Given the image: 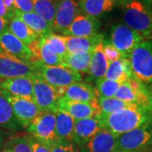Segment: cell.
Instances as JSON below:
<instances>
[{"mask_svg":"<svg viewBox=\"0 0 152 152\" xmlns=\"http://www.w3.org/2000/svg\"><path fill=\"white\" fill-rule=\"evenodd\" d=\"M4 131L0 129V147L2 145L3 141H4Z\"/></svg>","mask_w":152,"mask_h":152,"instance_id":"43","label":"cell"},{"mask_svg":"<svg viewBox=\"0 0 152 152\" xmlns=\"http://www.w3.org/2000/svg\"><path fill=\"white\" fill-rule=\"evenodd\" d=\"M0 17H2L3 19H4L6 21H10L11 19H13L14 17L10 15V13L7 10L5 5L4 4V0H0Z\"/></svg>","mask_w":152,"mask_h":152,"instance_id":"39","label":"cell"},{"mask_svg":"<svg viewBox=\"0 0 152 152\" xmlns=\"http://www.w3.org/2000/svg\"><path fill=\"white\" fill-rule=\"evenodd\" d=\"M0 89L16 97L32 101V80L31 77H15L0 80Z\"/></svg>","mask_w":152,"mask_h":152,"instance_id":"18","label":"cell"},{"mask_svg":"<svg viewBox=\"0 0 152 152\" xmlns=\"http://www.w3.org/2000/svg\"><path fill=\"white\" fill-rule=\"evenodd\" d=\"M32 152H50V145L31 136Z\"/></svg>","mask_w":152,"mask_h":152,"instance_id":"37","label":"cell"},{"mask_svg":"<svg viewBox=\"0 0 152 152\" xmlns=\"http://www.w3.org/2000/svg\"><path fill=\"white\" fill-rule=\"evenodd\" d=\"M64 97L81 102H94L98 101L96 90L91 85L83 82H75L66 87Z\"/></svg>","mask_w":152,"mask_h":152,"instance_id":"21","label":"cell"},{"mask_svg":"<svg viewBox=\"0 0 152 152\" xmlns=\"http://www.w3.org/2000/svg\"><path fill=\"white\" fill-rule=\"evenodd\" d=\"M15 17L20 19L28 27L37 35L40 38L48 37L50 34L53 33V28L47 22L34 12L24 13L19 10H15Z\"/></svg>","mask_w":152,"mask_h":152,"instance_id":"22","label":"cell"},{"mask_svg":"<svg viewBox=\"0 0 152 152\" xmlns=\"http://www.w3.org/2000/svg\"><path fill=\"white\" fill-rule=\"evenodd\" d=\"M131 78H133V74L129 58H122L108 64L104 76V79L117 81L120 84L124 83Z\"/></svg>","mask_w":152,"mask_h":152,"instance_id":"23","label":"cell"},{"mask_svg":"<svg viewBox=\"0 0 152 152\" xmlns=\"http://www.w3.org/2000/svg\"><path fill=\"white\" fill-rule=\"evenodd\" d=\"M103 42L104 41L96 45L93 50L92 57L88 72L90 76L96 81L101 79H103L108 66V63L102 51Z\"/></svg>","mask_w":152,"mask_h":152,"instance_id":"25","label":"cell"},{"mask_svg":"<svg viewBox=\"0 0 152 152\" xmlns=\"http://www.w3.org/2000/svg\"><path fill=\"white\" fill-rule=\"evenodd\" d=\"M149 112H150L152 118V90L151 92V97H150V103H149Z\"/></svg>","mask_w":152,"mask_h":152,"instance_id":"42","label":"cell"},{"mask_svg":"<svg viewBox=\"0 0 152 152\" xmlns=\"http://www.w3.org/2000/svg\"><path fill=\"white\" fill-rule=\"evenodd\" d=\"M92 57V52H87L75 54H67L63 58L64 65L79 74L86 73L88 74L90 64Z\"/></svg>","mask_w":152,"mask_h":152,"instance_id":"28","label":"cell"},{"mask_svg":"<svg viewBox=\"0 0 152 152\" xmlns=\"http://www.w3.org/2000/svg\"><path fill=\"white\" fill-rule=\"evenodd\" d=\"M113 152H118V151H113Z\"/></svg>","mask_w":152,"mask_h":152,"instance_id":"47","label":"cell"},{"mask_svg":"<svg viewBox=\"0 0 152 152\" xmlns=\"http://www.w3.org/2000/svg\"><path fill=\"white\" fill-rule=\"evenodd\" d=\"M50 152H79V147L74 142L58 139L50 144Z\"/></svg>","mask_w":152,"mask_h":152,"instance_id":"35","label":"cell"},{"mask_svg":"<svg viewBox=\"0 0 152 152\" xmlns=\"http://www.w3.org/2000/svg\"><path fill=\"white\" fill-rule=\"evenodd\" d=\"M2 152H10V151H8V150H6V149H4V151Z\"/></svg>","mask_w":152,"mask_h":152,"instance_id":"45","label":"cell"},{"mask_svg":"<svg viewBox=\"0 0 152 152\" xmlns=\"http://www.w3.org/2000/svg\"><path fill=\"white\" fill-rule=\"evenodd\" d=\"M66 50L67 53L75 54L87 52H93L95 47L104 41L102 34H96L89 37H65Z\"/></svg>","mask_w":152,"mask_h":152,"instance_id":"20","label":"cell"},{"mask_svg":"<svg viewBox=\"0 0 152 152\" xmlns=\"http://www.w3.org/2000/svg\"><path fill=\"white\" fill-rule=\"evenodd\" d=\"M152 88L131 78L124 83L120 84L114 97L124 102L135 104L149 110V103Z\"/></svg>","mask_w":152,"mask_h":152,"instance_id":"7","label":"cell"},{"mask_svg":"<svg viewBox=\"0 0 152 152\" xmlns=\"http://www.w3.org/2000/svg\"><path fill=\"white\" fill-rule=\"evenodd\" d=\"M102 51H103L104 56H105V58H106V59H107L108 64L124 58L118 49L115 48L111 43L107 42L105 41L103 42Z\"/></svg>","mask_w":152,"mask_h":152,"instance_id":"36","label":"cell"},{"mask_svg":"<svg viewBox=\"0 0 152 152\" xmlns=\"http://www.w3.org/2000/svg\"><path fill=\"white\" fill-rule=\"evenodd\" d=\"M120 86V83L113 80H110L107 79H101L96 81V93L98 98H110L114 97L118 89Z\"/></svg>","mask_w":152,"mask_h":152,"instance_id":"34","label":"cell"},{"mask_svg":"<svg viewBox=\"0 0 152 152\" xmlns=\"http://www.w3.org/2000/svg\"><path fill=\"white\" fill-rule=\"evenodd\" d=\"M38 58L40 61L46 65L65 66L62 58L49 50L43 38H40L38 42Z\"/></svg>","mask_w":152,"mask_h":152,"instance_id":"30","label":"cell"},{"mask_svg":"<svg viewBox=\"0 0 152 152\" xmlns=\"http://www.w3.org/2000/svg\"><path fill=\"white\" fill-rule=\"evenodd\" d=\"M118 136L102 129L82 147L79 152H113L115 151Z\"/></svg>","mask_w":152,"mask_h":152,"instance_id":"19","label":"cell"},{"mask_svg":"<svg viewBox=\"0 0 152 152\" xmlns=\"http://www.w3.org/2000/svg\"><path fill=\"white\" fill-rule=\"evenodd\" d=\"M98 118L102 128L116 136L152 121L149 110L140 106L121 109L110 114L100 113Z\"/></svg>","mask_w":152,"mask_h":152,"instance_id":"1","label":"cell"},{"mask_svg":"<svg viewBox=\"0 0 152 152\" xmlns=\"http://www.w3.org/2000/svg\"><path fill=\"white\" fill-rule=\"evenodd\" d=\"M8 30L31 50L38 59V42L40 37L20 19L14 17L9 21Z\"/></svg>","mask_w":152,"mask_h":152,"instance_id":"17","label":"cell"},{"mask_svg":"<svg viewBox=\"0 0 152 152\" xmlns=\"http://www.w3.org/2000/svg\"><path fill=\"white\" fill-rule=\"evenodd\" d=\"M2 91L5 97L7 98L8 102L10 104L17 121L19 122L22 128L26 129L35 119V118L38 114L41 113L37 108V105L32 101L26 100L24 98L16 97L6 92L4 90Z\"/></svg>","mask_w":152,"mask_h":152,"instance_id":"12","label":"cell"},{"mask_svg":"<svg viewBox=\"0 0 152 152\" xmlns=\"http://www.w3.org/2000/svg\"><path fill=\"white\" fill-rule=\"evenodd\" d=\"M58 110L66 112L75 120L98 117L101 113L98 101L94 102H81L71 101L64 96L58 101Z\"/></svg>","mask_w":152,"mask_h":152,"instance_id":"14","label":"cell"},{"mask_svg":"<svg viewBox=\"0 0 152 152\" xmlns=\"http://www.w3.org/2000/svg\"><path fill=\"white\" fill-rule=\"evenodd\" d=\"M101 22L98 18L90 16L80 12L71 23L69 28L63 33L65 37H89L98 34Z\"/></svg>","mask_w":152,"mask_h":152,"instance_id":"15","label":"cell"},{"mask_svg":"<svg viewBox=\"0 0 152 152\" xmlns=\"http://www.w3.org/2000/svg\"><path fill=\"white\" fill-rule=\"evenodd\" d=\"M8 26H9V22L6 21L5 20L3 19L2 17H0V36L6 32L7 31H9Z\"/></svg>","mask_w":152,"mask_h":152,"instance_id":"41","label":"cell"},{"mask_svg":"<svg viewBox=\"0 0 152 152\" xmlns=\"http://www.w3.org/2000/svg\"><path fill=\"white\" fill-rule=\"evenodd\" d=\"M35 68L44 80L55 88H63L80 82L81 75L65 66H48L40 60L34 63Z\"/></svg>","mask_w":152,"mask_h":152,"instance_id":"6","label":"cell"},{"mask_svg":"<svg viewBox=\"0 0 152 152\" xmlns=\"http://www.w3.org/2000/svg\"><path fill=\"white\" fill-rule=\"evenodd\" d=\"M10 152H32L30 134H21L10 138L4 148Z\"/></svg>","mask_w":152,"mask_h":152,"instance_id":"31","label":"cell"},{"mask_svg":"<svg viewBox=\"0 0 152 152\" xmlns=\"http://www.w3.org/2000/svg\"><path fill=\"white\" fill-rule=\"evenodd\" d=\"M14 3L17 10L24 13L33 12L32 0H14Z\"/></svg>","mask_w":152,"mask_h":152,"instance_id":"38","label":"cell"},{"mask_svg":"<svg viewBox=\"0 0 152 152\" xmlns=\"http://www.w3.org/2000/svg\"><path fill=\"white\" fill-rule=\"evenodd\" d=\"M145 41L141 36L123 23H117L111 28L110 43L118 49L124 58H129L137 45Z\"/></svg>","mask_w":152,"mask_h":152,"instance_id":"8","label":"cell"},{"mask_svg":"<svg viewBox=\"0 0 152 152\" xmlns=\"http://www.w3.org/2000/svg\"><path fill=\"white\" fill-rule=\"evenodd\" d=\"M75 119L64 111L58 110L56 113L55 130L58 139L73 142Z\"/></svg>","mask_w":152,"mask_h":152,"instance_id":"27","label":"cell"},{"mask_svg":"<svg viewBox=\"0 0 152 152\" xmlns=\"http://www.w3.org/2000/svg\"><path fill=\"white\" fill-rule=\"evenodd\" d=\"M98 106L101 111V113L102 114H110L115 113L121 109L127 108L138 106L135 104H131L124 102L123 101H120L115 97L110 98H98Z\"/></svg>","mask_w":152,"mask_h":152,"instance_id":"32","label":"cell"},{"mask_svg":"<svg viewBox=\"0 0 152 152\" xmlns=\"http://www.w3.org/2000/svg\"><path fill=\"white\" fill-rule=\"evenodd\" d=\"M0 47L4 52L26 63L34 64L38 58L31 50L9 31L0 36Z\"/></svg>","mask_w":152,"mask_h":152,"instance_id":"13","label":"cell"},{"mask_svg":"<svg viewBox=\"0 0 152 152\" xmlns=\"http://www.w3.org/2000/svg\"><path fill=\"white\" fill-rule=\"evenodd\" d=\"M43 39L49 50L58 55L60 58H63L67 54L65 41L64 36L52 33L48 37H44Z\"/></svg>","mask_w":152,"mask_h":152,"instance_id":"33","label":"cell"},{"mask_svg":"<svg viewBox=\"0 0 152 152\" xmlns=\"http://www.w3.org/2000/svg\"><path fill=\"white\" fill-rule=\"evenodd\" d=\"M56 113H40L35 119L26 128L28 134L47 144H52L58 140L55 130Z\"/></svg>","mask_w":152,"mask_h":152,"instance_id":"9","label":"cell"},{"mask_svg":"<svg viewBox=\"0 0 152 152\" xmlns=\"http://www.w3.org/2000/svg\"><path fill=\"white\" fill-rule=\"evenodd\" d=\"M129 59L133 78L146 86H152V39L137 45Z\"/></svg>","mask_w":152,"mask_h":152,"instance_id":"3","label":"cell"},{"mask_svg":"<svg viewBox=\"0 0 152 152\" xmlns=\"http://www.w3.org/2000/svg\"><path fill=\"white\" fill-rule=\"evenodd\" d=\"M4 4L5 5L7 10L10 13V15L13 17H15V3L14 0H4Z\"/></svg>","mask_w":152,"mask_h":152,"instance_id":"40","label":"cell"},{"mask_svg":"<svg viewBox=\"0 0 152 152\" xmlns=\"http://www.w3.org/2000/svg\"><path fill=\"white\" fill-rule=\"evenodd\" d=\"M54 2L55 17L53 31L63 34L81 10L76 0H54Z\"/></svg>","mask_w":152,"mask_h":152,"instance_id":"11","label":"cell"},{"mask_svg":"<svg viewBox=\"0 0 152 152\" xmlns=\"http://www.w3.org/2000/svg\"><path fill=\"white\" fill-rule=\"evenodd\" d=\"M3 52V50H2V48H1V47H0V53H2Z\"/></svg>","mask_w":152,"mask_h":152,"instance_id":"46","label":"cell"},{"mask_svg":"<svg viewBox=\"0 0 152 152\" xmlns=\"http://www.w3.org/2000/svg\"><path fill=\"white\" fill-rule=\"evenodd\" d=\"M122 21L145 40L152 39V0H119Z\"/></svg>","mask_w":152,"mask_h":152,"instance_id":"2","label":"cell"},{"mask_svg":"<svg viewBox=\"0 0 152 152\" xmlns=\"http://www.w3.org/2000/svg\"><path fill=\"white\" fill-rule=\"evenodd\" d=\"M79 1H84V0H79Z\"/></svg>","mask_w":152,"mask_h":152,"instance_id":"48","label":"cell"},{"mask_svg":"<svg viewBox=\"0 0 152 152\" xmlns=\"http://www.w3.org/2000/svg\"><path fill=\"white\" fill-rule=\"evenodd\" d=\"M138 152H152V145H150V146L146 147V148H145V149H143L140 151Z\"/></svg>","mask_w":152,"mask_h":152,"instance_id":"44","label":"cell"},{"mask_svg":"<svg viewBox=\"0 0 152 152\" xmlns=\"http://www.w3.org/2000/svg\"><path fill=\"white\" fill-rule=\"evenodd\" d=\"M33 12L53 28L55 17L54 0H32Z\"/></svg>","mask_w":152,"mask_h":152,"instance_id":"29","label":"cell"},{"mask_svg":"<svg viewBox=\"0 0 152 152\" xmlns=\"http://www.w3.org/2000/svg\"><path fill=\"white\" fill-rule=\"evenodd\" d=\"M32 101L41 113H56L58 111L59 96L56 88L49 85L37 71L31 77Z\"/></svg>","mask_w":152,"mask_h":152,"instance_id":"4","label":"cell"},{"mask_svg":"<svg viewBox=\"0 0 152 152\" xmlns=\"http://www.w3.org/2000/svg\"><path fill=\"white\" fill-rule=\"evenodd\" d=\"M0 128L11 131H18L22 127L17 121L10 104L0 89Z\"/></svg>","mask_w":152,"mask_h":152,"instance_id":"26","label":"cell"},{"mask_svg":"<svg viewBox=\"0 0 152 152\" xmlns=\"http://www.w3.org/2000/svg\"><path fill=\"white\" fill-rule=\"evenodd\" d=\"M37 72L34 64L26 63L6 53H0V80L15 77H31Z\"/></svg>","mask_w":152,"mask_h":152,"instance_id":"10","label":"cell"},{"mask_svg":"<svg viewBox=\"0 0 152 152\" xmlns=\"http://www.w3.org/2000/svg\"><path fill=\"white\" fill-rule=\"evenodd\" d=\"M152 145V121L117 137L115 151L138 152Z\"/></svg>","mask_w":152,"mask_h":152,"instance_id":"5","label":"cell"},{"mask_svg":"<svg viewBox=\"0 0 152 152\" xmlns=\"http://www.w3.org/2000/svg\"><path fill=\"white\" fill-rule=\"evenodd\" d=\"M102 129L98 117L75 120L73 142L78 147L84 146Z\"/></svg>","mask_w":152,"mask_h":152,"instance_id":"16","label":"cell"},{"mask_svg":"<svg viewBox=\"0 0 152 152\" xmlns=\"http://www.w3.org/2000/svg\"><path fill=\"white\" fill-rule=\"evenodd\" d=\"M117 0H84L78 4L80 10L90 16L99 17L113 10Z\"/></svg>","mask_w":152,"mask_h":152,"instance_id":"24","label":"cell"}]
</instances>
